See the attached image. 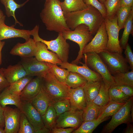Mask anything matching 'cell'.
<instances>
[{
  "mask_svg": "<svg viewBox=\"0 0 133 133\" xmlns=\"http://www.w3.org/2000/svg\"><path fill=\"white\" fill-rule=\"evenodd\" d=\"M101 108V107L95 104L93 101H86V106L83 110V121L96 119L98 116Z\"/></svg>",
  "mask_w": 133,
  "mask_h": 133,
  "instance_id": "obj_26",
  "label": "cell"
},
{
  "mask_svg": "<svg viewBox=\"0 0 133 133\" xmlns=\"http://www.w3.org/2000/svg\"><path fill=\"white\" fill-rule=\"evenodd\" d=\"M109 117L102 120L96 119L83 121L80 126L72 132L73 133H91L100 123L108 119Z\"/></svg>",
  "mask_w": 133,
  "mask_h": 133,
  "instance_id": "obj_31",
  "label": "cell"
},
{
  "mask_svg": "<svg viewBox=\"0 0 133 133\" xmlns=\"http://www.w3.org/2000/svg\"><path fill=\"white\" fill-rule=\"evenodd\" d=\"M21 112L18 108L6 106L4 108L5 133H17Z\"/></svg>",
  "mask_w": 133,
  "mask_h": 133,
  "instance_id": "obj_13",
  "label": "cell"
},
{
  "mask_svg": "<svg viewBox=\"0 0 133 133\" xmlns=\"http://www.w3.org/2000/svg\"><path fill=\"white\" fill-rule=\"evenodd\" d=\"M4 108L0 104V127H5V122L4 116Z\"/></svg>",
  "mask_w": 133,
  "mask_h": 133,
  "instance_id": "obj_47",
  "label": "cell"
},
{
  "mask_svg": "<svg viewBox=\"0 0 133 133\" xmlns=\"http://www.w3.org/2000/svg\"><path fill=\"white\" fill-rule=\"evenodd\" d=\"M30 101L41 116L45 114L50 102L42 86L38 94Z\"/></svg>",
  "mask_w": 133,
  "mask_h": 133,
  "instance_id": "obj_22",
  "label": "cell"
},
{
  "mask_svg": "<svg viewBox=\"0 0 133 133\" xmlns=\"http://www.w3.org/2000/svg\"><path fill=\"white\" fill-rule=\"evenodd\" d=\"M110 100L120 103H125L131 97L124 94L114 85L111 86L108 90Z\"/></svg>",
  "mask_w": 133,
  "mask_h": 133,
  "instance_id": "obj_37",
  "label": "cell"
},
{
  "mask_svg": "<svg viewBox=\"0 0 133 133\" xmlns=\"http://www.w3.org/2000/svg\"><path fill=\"white\" fill-rule=\"evenodd\" d=\"M87 81L83 76L75 72H69L64 83L70 88L83 87Z\"/></svg>",
  "mask_w": 133,
  "mask_h": 133,
  "instance_id": "obj_29",
  "label": "cell"
},
{
  "mask_svg": "<svg viewBox=\"0 0 133 133\" xmlns=\"http://www.w3.org/2000/svg\"><path fill=\"white\" fill-rule=\"evenodd\" d=\"M133 8L125 24L124 27V30L119 41L120 45L122 49H124L128 43L129 35L133 33Z\"/></svg>",
  "mask_w": 133,
  "mask_h": 133,
  "instance_id": "obj_30",
  "label": "cell"
},
{
  "mask_svg": "<svg viewBox=\"0 0 133 133\" xmlns=\"http://www.w3.org/2000/svg\"><path fill=\"white\" fill-rule=\"evenodd\" d=\"M8 86L4 88L0 93V104L3 108L8 105H14L20 110L22 102L20 96L11 93L9 91Z\"/></svg>",
  "mask_w": 133,
  "mask_h": 133,
  "instance_id": "obj_23",
  "label": "cell"
},
{
  "mask_svg": "<svg viewBox=\"0 0 133 133\" xmlns=\"http://www.w3.org/2000/svg\"><path fill=\"white\" fill-rule=\"evenodd\" d=\"M127 124V127L125 130L124 133H133V125L131 124L130 122L128 123Z\"/></svg>",
  "mask_w": 133,
  "mask_h": 133,
  "instance_id": "obj_49",
  "label": "cell"
},
{
  "mask_svg": "<svg viewBox=\"0 0 133 133\" xmlns=\"http://www.w3.org/2000/svg\"><path fill=\"white\" fill-rule=\"evenodd\" d=\"M61 6L65 13L82 10L87 7L83 0H64L61 2Z\"/></svg>",
  "mask_w": 133,
  "mask_h": 133,
  "instance_id": "obj_28",
  "label": "cell"
},
{
  "mask_svg": "<svg viewBox=\"0 0 133 133\" xmlns=\"http://www.w3.org/2000/svg\"><path fill=\"white\" fill-rule=\"evenodd\" d=\"M50 105L52 106L56 112L57 117L71 108L69 99H64L51 101Z\"/></svg>",
  "mask_w": 133,
  "mask_h": 133,
  "instance_id": "obj_36",
  "label": "cell"
},
{
  "mask_svg": "<svg viewBox=\"0 0 133 133\" xmlns=\"http://www.w3.org/2000/svg\"><path fill=\"white\" fill-rule=\"evenodd\" d=\"M99 0L101 3L103 4L105 0Z\"/></svg>",
  "mask_w": 133,
  "mask_h": 133,
  "instance_id": "obj_55",
  "label": "cell"
},
{
  "mask_svg": "<svg viewBox=\"0 0 133 133\" xmlns=\"http://www.w3.org/2000/svg\"><path fill=\"white\" fill-rule=\"evenodd\" d=\"M82 58L89 68L101 76L106 85L110 87L115 85L113 76L99 54L93 52L85 53Z\"/></svg>",
  "mask_w": 133,
  "mask_h": 133,
  "instance_id": "obj_6",
  "label": "cell"
},
{
  "mask_svg": "<svg viewBox=\"0 0 133 133\" xmlns=\"http://www.w3.org/2000/svg\"><path fill=\"white\" fill-rule=\"evenodd\" d=\"M133 8V7L129 6H120L119 8L116 15L120 30L124 28L125 24Z\"/></svg>",
  "mask_w": 133,
  "mask_h": 133,
  "instance_id": "obj_38",
  "label": "cell"
},
{
  "mask_svg": "<svg viewBox=\"0 0 133 133\" xmlns=\"http://www.w3.org/2000/svg\"><path fill=\"white\" fill-rule=\"evenodd\" d=\"M29 30L19 29L9 26L3 23L0 25V41L15 38H21L26 41L28 40L31 36Z\"/></svg>",
  "mask_w": 133,
  "mask_h": 133,
  "instance_id": "obj_18",
  "label": "cell"
},
{
  "mask_svg": "<svg viewBox=\"0 0 133 133\" xmlns=\"http://www.w3.org/2000/svg\"><path fill=\"white\" fill-rule=\"evenodd\" d=\"M124 50L125 58L129 65L130 69L133 70V53L129 44H127Z\"/></svg>",
  "mask_w": 133,
  "mask_h": 133,
  "instance_id": "obj_43",
  "label": "cell"
},
{
  "mask_svg": "<svg viewBox=\"0 0 133 133\" xmlns=\"http://www.w3.org/2000/svg\"><path fill=\"white\" fill-rule=\"evenodd\" d=\"M43 79L36 77L27 83L20 94L21 101H30L36 95L42 87Z\"/></svg>",
  "mask_w": 133,
  "mask_h": 133,
  "instance_id": "obj_17",
  "label": "cell"
},
{
  "mask_svg": "<svg viewBox=\"0 0 133 133\" xmlns=\"http://www.w3.org/2000/svg\"><path fill=\"white\" fill-rule=\"evenodd\" d=\"M99 54L112 75L117 72L129 71V65L122 54L106 50Z\"/></svg>",
  "mask_w": 133,
  "mask_h": 133,
  "instance_id": "obj_7",
  "label": "cell"
},
{
  "mask_svg": "<svg viewBox=\"0 0 133 133\" xmlns=\"http://www.w3.org/2000/svg\"><path fill=\"white\" fill-rule=\"evenodd\" d=\"M108 40L107 50L110 52L122 54L123 49L120 44L119 33L120 30L117 24L116 15L111 17L104 18Z\"/></svg>",
  "mask_w": 133,
  "mask_h": 133,
  "instance_id": "obj_9",
  "label": "cell"
},
{
  "mask_svg": "<svg viewBox=\"0 0 133 133\" xmlns=\"http://www.w3.org/2000/svg\"><path fill=\"white\" fill-rule=\"evenodd\" d=\"M21 112L25 115L29 121L36 131L45 127L41 116L32 105L30 101H21Z\"/></svg>",
  "mask_w": 133,
  "mask_h": 133,
  "instance_id": "obj_15",
  "label": "cell"
},
{
  "mask_svg": "<svg viewBox=\"0 0 133 133\" xmlns=\"http://www.w3.org/2000/svg\"><path fill=\"white\" fill-rule=\"evenodd\" d=\"M0 133H5L3 128L0 127Z\"/></svg>",
  "mask_w": 133,
  "mask_h": 133,
  "instance_id": "obj_54",
  "label": "cell"
},
{
  "mask_svg": "<svg viewBox=\"0 0 133 133\" xmlns=\"http://www.w3.org/2000/svg\"><path fill=\"white\" fill-rule=\"evenodd\" d=\"M48 63L50 67V72L59 81L64 82L69 72L66 69L58 67L56 64Z\"/></svg>",
  "mask_w": 133,
  "mask_h": 133,
  "instance_id": "obj_39",
  "label": "cell"
},
{
  "mask_svg": "<svg viewBox=\"0 0 133 133\" xmlns=\"http://www.w3.org/2000/svg\"><path fill=\"white\" fill-rule=\"evenodd\" d=\"M109 88L105 85L102 80L99 93L93 101L94 103L100 107L107 104L110 100L108 92Z\"/></svg>",
  "mask_w": 133,
  "mask_h": 133,
  "instance_id": "obj_34",
  "label": "cell"
},
{
  "mask_svg": "<svg viewBox=\"0 0 133 133\" xmlns=\"http://www.w3.org/2000/svg\"><path fill=\"white\" fill-rule=\"evenodd\" d=\"M36 49V42L30 38L24 43H17L11 49L10 53L22 58H30L35 56Z\"/></svg>",
  "mask_w": 133,
  "mask_h": 133,
  "instance_id": "obj_16",
  "label": "cell"
},
{
  "mask_svg": "<svg viewBox=\"0 0 133 133\" xmlns=\"http://www.w3.org/2000/svg\"><path fill=\"white\" fill-rule=\"evenodd\" d=\"M39 26L36 25L30 30L31 35L33 36L35 41H39L44 44L48 49L52 51L57 56L62 62H67L68 58L69 45L63 37L62 33H58V35L55 39L50 41L44 40L41 38L38 34Z\"/></svg>",
  "mask_w": 133,
  "mask_h": 133,
  "instance_id": "obj_3",
  "label": "cell"
},
{
  "mask_svg": "<svg viewBox=\"0 0 133 133\" xmlns=\"http://www.w3.org/2000/svg\"><path fill=\"white\" fill-rule=\"evenodd\" d=\"M64 14L66 24L71 30H73L78 25L83 24L88 27L93 35L96 34L104 20L100 12L90 5L82 10Z\"/></svg>",
  "mask_w": 133,
  "mask_h": 133,
  "instance_id": "obj_1",
  "label": "cell"
},
{
  "mask_svg": "<svg viewBox=\"0 0 133 133\" xmlns=\"http://www.w3.org/2000/svg\"><path fill=\"white\" fill-rule=\"evenodd\" d=\"M79 63L82 66L69 63L68 62H61L57 65L61 68L66 69L69 72L77 73L84 77L88 81H101L102 80L101 76L95 73L89 68L85 63L80 61Z\"/></svg>",
  "mask_w": 133,
  "mask_h": 133,
  "instance_id": "obj_14",
  "label": "cell"
},
{
  "mask_svg": "<svg viewBox=\"0 0 133 133\" xmlns=\"http://www.w3.org/2000/svg\"><path fill=\"white\" fill-rule=\"evenodd\" d=\"M130 114L132 122L133 121V106L132 105L130 111Z\"/></svg>",
  "mask_w": 133,
  "mask_h": 133,
  "instance_id": "obj_53",
  "label": "cell"
},
{
  "mask_svg": "<svg viewBox=\"0 0 133 133\" xmlns=\"http://www.w3.org/2000/svg\"><path fill=\"white\" fill-rule=\"evenodd\" d=\"M133 97H131L112 116L110 122L103 127L101 133H111L119 125L133 122L130 114L133 105Z\"/></svg>",
  "mask_w": 133,
  "mask_h": 133,
  "instance_id": "obj_8",
  "label": "cell"
},
{
  "mask_svg": "<svg viewBox=\"0 0 133 133\" xmlns=\"http://www.w3.org/2000/svg\"><path fill=\"white\" fill-rule=\"evenodd\" d=\"M87 5L91 6L97 9L101 14L104 18L107 17L106 10L103 4L98 0H83Z\"/></svg>",
  "mask_w": 133,
  "mask_h": 133,
  "instance_id": "obj_42",
  "label": "cell"
},
{
  "mask_svg": "<svg viewBox=\"0 0 133 133\" xmlns=\"http://www.w3.org/2000/svg\"><path fill=\"white\" fill-rule=\"evenodd\" d=\"M120 6L133 7V0H120Z\"/></svg>",
  "mask_w": 133,
  "mask_h": 133,
  "instance_id": "obj_48",
  "label": "cell"
},
{
  "mask_svg": "<svg viewBox=\"0 0 133 133\" xmlns=\"http://www.w3.org/2000/svg\"><path fill=\"white\" fill-rule=\"evenodd\" d=\"M83 110L71 108L62 114L56 119L55 127L57 128H78L83 121Z\"/></svg>",
  "mask_w": 133,
  "mask_h": 133,
  "instance_id": "obj_10",
  "label": "cell"
},
{
  "mask_svg": "<svg viewBox=\"0 0 133 133\" xmlns=\"http://www.w3.org/2000/svg\"><path fill=\"white\" fill-rule=\"evenodd\" d=\"M30 0H27L23 3L19 4L14 0H0L1 3L4 6L6 14L8 17L11 16L14 18L15 21V24L18 23L20 26L23 25L19 22L16 17L15 12L16 10L22 7Z\"/></svg>",
  "mask_w": 133,
  "mask_h": 133,
  "instance_id": "obj_27",
  "label": "cell"
},
{
  "mask_svg": "<svg viewBox=\"0 0 133 133\" xmlns=\"http://www.w3.org/2000/svg\"><path fill=\"white\" fill-rule=\"evenodd\" d=\"M102 81H87L83 87L87 101H93L97 97L100 89Z\"/></svg>",
  "mask_w": 133,
  "mask_h": 133,
  "instance_id": "obj_25",
  "label": "cell"
},
{
  "mask_svg": "<svg viewBox=\"0 0 133 133\" xmlns=\"http://www.w3.org/2000/svg\"><path fill=\"white\" fill-rule=\"evenodd\" d=\"M18 133H35V130L25 115L21 112Z\"/></svg>",
  "mask_w": 133,
  "mask_h": 133,
  "instance_id": "obj_41",
  "label": "cell"
},
{
  "mask_svg": "<svg viewBox=\"0 0 133 133\" xmlns=\"http://www.w3.org/2000/svg\"><path fill=\"white\" fill-rule=\"evenodd\" d=\"M45 127L50 131L55 126L57 116L55 110L49 105L44 114L41 116Z\"/></svg>",
  "mask_w": 133,
  "mask_h": 133,
  "instance_id": "obj_33",
  "label": "cell"
},
{
  "mask_svg": "<svg viewBox=\"0 0 133 133\" xmlns=\"http://www.w3.org/2000/svg\"><path fill=\"white\" fill-rule=\"evenodd\" d=\"M37 49L34 56L38 61L57 65L62 62L56 53L48 50L43 43L36 41Z\"/></svg>",
  "mask_w": 133,
  "mask_h": 133,
  "instance_id": "obj_20",
  "label": "cell"
},
{
  "mask_svg": "<svg viewBox=\"0 0 133 133\" xmlns=\"http://www.w3.org/2000/svg\"><path fill=\"white\" fill-rule=\"evenodd\" d=\"M120 0H105L103 4L106 8V17H112L116 15L120 7Z\"/></svg>",
  "mask_w": 133,
  "mask_h": 133,
  "instance_id": "obj_40",
  "label": "cell"
},
{
  "mask_svg": "<svg viewBox=\"0 0 133 133\" xmlns=\"http://www.w3.org/2000/svg\"><path fill=\"white\" fill-rule=\"evenodd\" d=\"M5 44L4 41H0V65L2 63V55L1 51L2 48Z\"/></svg>",
  "mask_w": 133,
  "mask_h": 133,
  "instance_id": "obj_52",
  "label": "cell"
},
{
  "mask_svg": "<svg viewBox=\"0 0 133 133\" xmlns=\"http://www.w3.org/2000/svg\"><path fill=\"white\" fill-rule=\"evenodd\" d=\"M83 87L70 88L69 100L71 108L83 110L85 107L86 100Z\"/></svg>",
  "mask_w": 133,
  "mask_h": 133,
  "instance_id": "obj_21",
  "label": "cell"
},
{
  "mask_svg": "<svg viewBox=\"0 0 133 133\" xmlns=\"http://www.w3.org/2000/svg\"><path fill=\"white\" fill-rule=\"evenodd\" d=\"M114 85L126 96L130 97L133 96V87L125 85Z\"/></svg>",
  "mask_w": 133,
  "mask_h": 133,
  "instance_id": "obj_44",
  "label": "cell"
},
{
  "mask_svg": "<svg viewBox=\"0 0 133 133\" xmlns=\"http://www.w3.org/2000/svg\"><path fill=\"white\" fill-rule=\"evenodd\" d=\"M115 85L133 87V70L125 72H118L112 75Z\"/></svg>",
  "mask_w": 133,
  "mask_h": 133,
  "instance_id": "obj_32",
  "label": "cell"
},
{
  "mask_svg": "<svg viewBox=\"0 0 133 133\" xmlns=\"http://www.w3.org/2000/svg\"><path fill=\"white\" fill-rule=\"evenodd\" d=\"M75 129L73 128H57L55 127L50 131L52 133H70L72 132Z\"/></svg>",
  "mask_w": 133,
  "mask_h": 133,
  "instance_id": "obj_45",
  "label": "cell"
},
{
  "mask_svg": "<svg viewBox=\"0 0 133 133\" xmlns=\"http://www.w3.org/2000/svg\"><path fill=\"white\" fill-rule=\"evenodd\" d=\"M63 35L66 40L73 41L79 45L80 50L76 58L71 63L77 65L83 56V50L86 45L93 38L88 27L81 24L77 26L73 30H67L62 33Z\"/></svg>",
  "mask_w": 133,
  "mask_h": 133,
  "instance_id": "obj_5",
  "label": "cell"
},
{
  "mask_svg": "<svg viewBox=\"0 0 133 133\" xmlns=\"http://www.w3.org/2000/svg\"><path fill=\"white\" fill-rule=\"evenodd\" d=\"M50 133V131L45 127L36 131L35 133Z\"/></svg>",
  "mask_w": 133,
  "mask_h": 133,
  "instance_id": "obj_51",
  "label": "cell"
},
{
  "mask_svg": "<svg viewBox=\"0 0 133 133\" xmlns=\"http://www.w3.org/2000/svg\"><path fill=\"white\" fill-rule=\"evenodd\" d=\"M108 38L104 21L102 23L94 37L84 48L83 54L95 52L97 54L107 50Z\"/></svg>",
  "mask_w": 133,
  "mask_h": 133,
  "instance_id": "obj_11",
  "label": "cell"
},
{
  "mask_svg": "<svg viewBox=\"0 0 133 133\" xmlns=\"http://www.w3.org/2000/svg\"><path fill=\"white\" fill-rule=\"evenodd\" d=\"M5 16L4 15L0 7V25L5 23Z\"/></svg>",
  "mask_w": 133,
  "mask_h": 133,
  "instance_id": "obj_50",
  "label": "cell"
},
{
  "mask_svg": "<svg viewBox=\"0 0 133 133\" xmlns=\"http://www.w3.org/2000/svg\"><path fill=\"white\" fill-rule=\"evenodd\" d=\"M10 84L4 77L0 74V93L4 88L9 86Z\"/></svg>",
  "mask_w": 133,
  "mask_h": 133,
  "instance_id": "obj_46",
  "label": "cell"
},
{
  "mask_svg": "<svg viewBox=\"0 0 133 133\" xmlns=\"http://www.w3.org/2000/svg\"><path fill=\"white\" fill-rule=\"evenodd\" d=\"M25 69L27 76L44 77L50 72V67L48 63L41 62L35 57L22 58L21 63Z\"/></svg>",
  "mask_w": 133,
  "mask_h": 133,
  "instance_id": "obj_12",
  "label": "cell"
},
{
  "mask_svg": "<svg viewBox=\"0 0 133 133\" xmlns=\"http://www.w3.org/2000/svg\"></svg>",
  "mask_w": 133,
  "mask_h": 133,
  "instance_id": "obj_56",
  "label": "cell"
},
{
  "mask_svg": "<svg viewBox=\"0 0 133 133\" xmlns=\"http://www.w3.org/2000/svg\"><path fill=\"white\" fill-rule=\"evenodd\" d=\"M42 87L50 102L63 99H69L70 88L64 82L58 80L50 72L43 78Z\"/></svg>",
  "mask_w": 133,
  "mask_h": 133,
  "instance_id": "obj_4",
  "label": "cell"
},
{
  "mask_svg": "<svg viewBox=\"0 0 133 133\" xmlns=\"http://www.w3.org/2000/svg\"><path fill=\"white\" fill-rule=\"evenodd\" d=\"M59 0H45L40 17L49 31L62 33L70 30L67 26Z\"/></svg>",
  "mask_w": 133,
  "mask_h": 133,
  "instance_id": "obj_2",
  "label": "cell"
},
{
  "mask_svg": "<svg viewBox=\"0 0 133 133\" xmlns=\"http://www.w3.org/2000/svg\"><path fill=\"white\" fill-rule=\"evenodd\" d=\"M124 103H118L110 100L107 104L101 107L97 119L102 120L107 117L112 116Z\"/></svg>",
  "mask_w": 133,
  "mask_h": 133,
  "instance_id": "obj_24",
  "label": "cell"
},
{
  "mask_svg": "<svg viewBox=\"0 0 133 133\" xmlns=\"http://www.w3.org/2000/svg\"><path fill=\"white\" fill-rule=\"evenodd\" d=\"M0 74L2 75L10 83L27 76L25 69L20 63L10 65L6 68H0Z\"/></svg>",
  "mask_w": 133,
  "mask_h": 133,
  "instance_id": "obj_19",
  "label": "cell"
},
{
  "mask_svg": "<svg viewBox=\"0 0 133 133\" xmlns=\"http://www.w3.org/2000/svg\"><path fill=\"white\" fill-rule=\"evenodd\" d=\"M32 79V77L27 76L10 83L8 86L9 92L12 94L20 96L25 86Z\"/></svg>",
  "mask_w": 133,
  "mask_h": 133,
  "instance_id": "obj_35",
  "label": "cell"
}]
</instances>
